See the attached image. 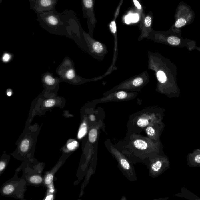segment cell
I'll return each instance as SVG.
<instances>
[{"label":"cell","mask_w":200,"mask_h":200,"mask_svg":"<svg viewBox=\"0 0 200 200\" xmlns=\"http://www.w3.org/2000/svg\"><path fill=\"white\" fill-rule=\"evenodd\" d=\"M37 16L41 27L50 31L74 30L78 25L75 13L71 10L60 13L55 9L37 14Z\"/></svg>","instance_id":"cell-1"},{"label":"cell","mask_w":200,"mask_h":200,"mask_svg":"<svg viewBox=\"0 0 200 200\" xmlns=\"http://www.w3.org/2000/svg\"><path fill=\"white\" fill-rule=\"evenodd\" d=\"M195 15L191 7L186 3H179L175 11V21L172 26L174 31H178L183 27L191 24L194 21Z\"/></svg>","instance_id":"cell-2"},{"label":"cell","mask_w":200,"mask_h":200,"mask_svg":"<svg viewBox=\"0 0 200 200\" xmlns=\"http://www.w3.org/2000/svg\"><path fill=\"white\" fill-rule=\"evenodd\" d=\"M30 8L36 13L51 11L56 9L58 0H29Z\"/></svg>","instance_id":"cell-3"},{"label":"cell","mask_w":200,"mask_h":200,"mask_svg":"<svg viewBox=\"0 0 200 200\" xmlns=\"http://www.w3.org/2000/svg\"><path fill=\"white\" fill-rule=\"evenodd\" d=\"M134 144L135 147L139 150L146 149L148 147L147 143L143 140H136L134 141Z\"/></svg>","instance_id":"cell-4"},{"label":"cell","mask_w":200,"mask_h":200,"mask_svg":"<svg viewBox=\"0 0 200 200\" xmlns=\"http://www.w3.org/2000/svg\"><path fill=\"white\" fill-rule=\"evenodd\" d=\"M168 43L172 45H178L181 43V39L176 36H171L167 38Z\"/></svg>","instance_id":"cell-5"},{"label":"cell","mask_w":200,"mask_h":200,"mask_svg":"<svg viewBox=\"0 0 200 200\" xmlns=\"http://www.w3.org/2000/svg\"><path fill=\"white\" fill-rule=\"evenodd\" d=\"M87 132V125L85 123H83L81 125L78 133V138L81 139L84 137Z\"/></svg>","instance_id":"cell-6"},{"label":"cell","mask_w":200,"mask_h":200,"mask_svg":"<svg viewBox=\"0 0 200 200\" xmlns=\"http://www.w3.org/2000/svg\"><path fill=\"white\" fill-rule=\"evenodd\" d=\"M98 135V132L97 129H93L90 131L89 133V140L91 143H94L96 140Z\"/></svg>","instance_id":"cell-7"},{"label":"cell","mask_w":200,"mask_h":200,"mask_svg":"<svg viewBox=\"0 0 200 200\" xmlns=\"http://www.w3.org/2000/svg\"><path fill=\"white\" fill-rule=\"evenodd\" d=\"M143 83H144V80L142 77H136L131 82L132 86L135 87H140L142 85Z\"/></svg>","instance_id":"cell-8"},{"label":"cell","mask_w":200,"mask_h":200,"mask_svg":"<svg viewBox=\"0 0 200 200\" xmlns=\"http://www.w3.org/2000/svg\"><path fill=\"white\" fill-rule=\"evenodd\" d=\"M156 76L159 82L164 83L167 81V77L165 72L161 71H158L156 74Z\"/></svg>","instance_id":"cell-9"},{"label":"cell","mask_w":200,"mask_h":200,"mask_svg":"<svg viewBox=\"0 0 200 200\" xmlns=\"http://www.w3.org/2000/svg\"><path fill=\"white\" fill-rule=\"evenodd\" d=\"M29 145V141L27 139H25L22 141L20 146V149L21 151L25 153L28 150Z\"/></svg>","instance_id":"cell-10"},{"label":"cell","mask_w":200,"mask_h":200,"mask_svg":"<svg viewBox=\"0 0 200 200\" xmlns=\"http://www.w3.org/2000/svg\"><path fill=\"white\" fill-rule=\"evenodd\" d=\"M92 47H93V50L95 53H101L103 51V46L99 42H98V41L95 42L93 43Z\"/></svg>","instance_id":"cell-11"},{"label":"cell","mask_w":200,"mask_h":200,"mask_svg":"<svg viewBox=\"0 0 200 200\" xmlns=\"http://www.w3.org/2000/svg\"><path fill=\"white\" fill-rule=\"evenodd\" d=\"M83 7L85 10H90L93 6V0H82Z\"/></svg>","instance_id":"cell-12"},{"label":"cell","mask_w":200,"mask_h":200,"mask_svg":"<svg viewBox=\"0 0 200 200\" xmlns=\"http://www.w3.org/2000/svg\"><path fill=\"white\" fill-rule=\"evenodd\" d=\"M115 96L118 99L123 100L127 97L128 94L125 91H120L116 93Z\"/></svg>","instance_id":"cell-13"},{"label":"cell","mask_w":200,"mask_h":200,"mask_svg":"<svg viewBox=\"0 0 200 200\" xmlns=\"http://www.w3.org/2000/svg\"><path fill=\"white\" fill-rule=\"evenodd\" d=\"M30 181L33 183L40 184L42 182V179L40 176L34 175L30 178Z\"/></svg>","instance_id":"cell-14"},{"label":"cell","mask_w":200,"mask_h":200,"mask_svg":"<svg viewBox=\"0 0 200 200\" xmlns=\"http://www.w3.org/2000/svg\"><path fill=\"white\" fill-rule=\"evenodd\" d=\"M162 162H161L160 161H156V162L153 164V165H152V170L154 172H158L160 170L161 167H162Z\"/></svg>","instance_id":"cell-15"},{"label":"cell","mask_w":200,"mask_h":200,"mask_svg":"<svg viewBox=\"0 0 200 200\" xmlns=\"http://www.w3.org/2000/svg\"><path fill=\"white\" fill-rule=\"evenodd\" d=\"M14 190V187L12 185H9L6 186L3 189V193L6 194H10Z\"/></svg>","instance_id":"cell-16"},{"label":"cell","mask_w":200,"mask_h":200,"mask_svg":"<svg viewBox=\"0 0 200 200\" xmlns=\"http://www.w3.org/2000/svg\"><path fill=\"white\" fill-rule=\"evenodd\" d=\"M148 120L146 119H140L137 121V125L140 127H144L149 124Z\"/></svg>","instance_id":"cell-17"},{"label":"cell","mask_w":200,"mask_h":200,"mask_svg":"<svg viewBox=\"0 0 200 200\" xmlns=\"http://www.w3.org/2000/svg\"><path fill=\"white\" fill-rule=\"evenodd\" d=\"M45 81L46 83L49 85H52L55 83V79L50 75H47L45 78Z\"/></svg>","instance_id":"cell-18"},{"label":"cell","mask_w":200,"mask_h":200,"mask_svg":"<svg viewBox=\"0 0 200 200\" xmlns=\"http://www.w3.org/2000/svg\"><path fill=\"white\" fill-rule=\"evenodd\" d=\"M65 76L68 79H73L75 76V72L73 69H70L67 71Z\"/></svg>","instance_id":"cell-19"},{"label":"cell","mask_w":200,"mask_h":200,"mask_svg":"<svg viewBox=\"0 0 200 200\" xmlns=\"http://www.w3.org/2000/svg\"><path fill=\"white\" fill-rule=\"evenodd\" d=\"M121 165L125 170H128L130 169V165L128 161L125 159H122L120 161Z\"/></svg>","instance_id":"cell-20"},{"label":"cell","mask_w":200,"mask_h":200,"mask_svg":"<svg viewBox=\"0 0 200 200\" xmlns=\"http://www.w3.org/2000/svg\"><path fill=\"white\" fill-rule=\"evenodd\" d=\"M56 101L54 99H49L45 101V106L47 107H53L55 105Z\"/></svg>","instance_id":"cell-21"},{"label":"cell","mask_w":200,"mask_h":200,"mask_svg":"<svg viewBox=\"0 0 200 200\" xmlns=\"http://www.w3.org/2000/svg\"><path fill=\"white\" fill-rule=\"evenodd\" d=\"M152 19L150 16H147L144 19V24L146 27H149L151 25Z\"/></svg>","instance_id":"cell-22"},{"label":"cell","mask_w":200,"mask_h":200,"mask_svg":"<svg viewBox=\"0 0 200 200\" xmlns=\"http://www.w3.org/2000/svg\"><path fill=\"white\" fill-rule=\"evenodd\" d=\"M146 131L147 135L149 136H151V137L155 135V130L151 127L149 126L147 127L146 129Z\"/></svg>","instance_id":"cell-23"},{"label":"cell","mask_w":200,"mask_h":200,"mask_svg":"<svg viewBox=\"0 0 200 200\" xmlns=\"http://www.w3.org/2000/svg\"><path fill=\"white\" fill-rule=\"evenodd\" d=\"M78 143L77 141H74L68 144L67 148L69 150H73L77 147Z\"/></svg>","instance_id":"cell-24"},{"label":"cell","mask_w":200,"mask_h":200,"mask_svg":"<svg viewBox=\"0 0 200 200\" xmlns=\"http://www.w3.org/2000/svg\"><path fill=\"white\" fill-rule=\"evenodd\" d=\"M53 175L52 174H49L46 177L45 183L46 185H49L53 181Z\"/></svg>","instance_id":"cell-25"},{"label":"cell","mask_w":200,"mask_h":200,"mask_svg":"<svg viewBox=\"0 0 200 200\" xmlns=\"http://www.w3.org/2000/svg\"><path fill=\"white\" fill-rule=\"evenodd\" d=\"M110 29L111 32L115 33L117 32V25L115 21H113L110 24Z\"/></svg>","instance_id":"cell-26"},{"label":"cell","mask_w":200,"mask_h":200,"mask_svg":"<svg viewBox=\"0 0 200 200\" xmlns=\"http://www.w3.org/2000/svg\"><path fill=\"white\" fill-rule=\"evenodd\" d=\"M11 58V56L9 54L7 53H5L4 54V56H3V61L5 62H7L10 60Z\"/></svg>","instance_id":"cell-27"},{"label":"cell","mask_w":200,"mask_h":200,"mask_svg":"<svg viewBox=\"0 0 200 200\" xmlns=\"http://www.w3.org/2000/svg\"><path fill=\"white\" fill-rule=\"evenodd\" d=\"M133 2L134 5L138 9H141L142 7H141V5H140V3L137 0H133Z\"/></svg>","instance_id":"cell-28"},{"label":"cell","mask_w":200,"mask_h":200,"mask_svg":"<svg viewBox=\"0 0 200 200\" xmlns=\"http://www.w3.org/2000/svg\"><path fill=\"white\" fill-rule=\"evenodd\" d=\"M5 163L1 161L0 163V171H2L3 169H5Z\"/></svg>","instance_id":"cell-29"},{"label":"cell","mask_w":200,"mask_h":200,"mask_svg":"<svg viewBox=\"0 0 200 200\" xmlns=\"http://www.w3.org/2000/svg\"><path fill=\"white\" fill-rule=\"evenodd\" d=\"M195 161L197 163H200V155H199L195 156L194 158Z\"/></svg>","instance_id":"cell-30"},{"label":"cell","mask_w":200,"mask_h":200,"mask_svg":"<svg viewBox=\"0 0 200 200\" xmlns=\"http://www.w3.org/2000/svg\"><path fill=\"white\" fill-rule=\"evenodd\" d=\"M90 120L91 121H94L95 120V117L93 115H91L90 117Z\"/></svg>","instance_id":"cell-31"},{"label":"cell","mask_w":200,"mask_h":200,"mask_svg":"<svg viewBox=\"0 0 200 200\" xmlns=\"http://www.w3.org/2000/svg\"><path fill=\"white\" fill-rule=\"evenodd\" d=\"M53 196L52 195L48 196L47 197L46 200H51L53 199Z\"/></svg>","instance_id":"cell-32"},{"label":"cell","mask_w":200,"mask_h":200,"mask_svg":"<svg viewBox=\"0 0 200 200\" xmlns=\"http://www.w3.org/2000/svg\"><path fill=\"white\" fill-rule=\"evenodd\" d=\"M12 93L11 91H8L7 93V95L8 96L10 97L12 95Z\"/></svg>","instance_id":"cell-33"}]
</instances>
